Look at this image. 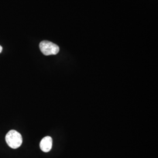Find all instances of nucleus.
<instances>
[{"label":"nucleus","instance_id":"f257e3e1","mask_svg":"<svg viewBox=\"0 0 158 158\" xmlns=\"http://www.w3.org/2000/svg\"><path fill=\"white\" fill-rule=\"evenodd\" d=\"M6 143L12 149H17L23 143V137L20 133L15 130L10 131L6 135Z\"/></svg>","mask_w":158,"mask_h":158},{"label":"nucleus","instance_id":"f03ea898","mask_svg":"<svg viewBox=\"0 0 158 158\" xmlns=\"http://www.w3.org/2000/svg\"><path fill=\"white\" fill-rule=\"evenodd\" d=\"M40 50L45 56L55 55L59 52V47L50 41L44 40L40 44Z\"/></svg>","mask_w":158,"mask_h":158},{"label":"nucleus","instance_id":"7ed1b4c3","mask_svg":"<svg viewBox=\"0 0 158 158\" xmlns=\"http://www.w3.org/2000/svg\"><path fill=\"white\" fill-rule=\"evenodd\" d=\"M52 147V138L51 136H47L44 137L40 141V149L44 152H49Z\"/></svg>","mask_w":158,"mask_h":158},{"label":"nucleus","instance_id":"20e7f679","mask_svg":"<svg viewBox=\"0 0 158 158\" xmlns=\"http://www.w3.org/2000/svg\"><path fill=\"white\" fill-rule=\"evenodd\" d=\"M2 51V46L0 45V53H1V52Z\"/></svg>","mask_w":158,"mask_h":158}]
</instances>
